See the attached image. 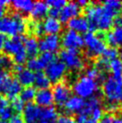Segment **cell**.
<instances>
[{
    "mask_svg": "<svg viewBox=\"0 0 122 123\" xmlns=\"http://www.w3.org/2000/svg\"><path fill=\"white\" fill-rule=\"evenodd\" d=\"M67 26L69 28V30H72V31H75L79 34L82 32L86 33L89 30L88 21L86 20V18L85 16H82V15H78L76 17L68 21Z\"/></svg>",
    "mask_w": 122,
    "mask_h": 123,
    "instance_id": "18",
    "label": "cell"
},
{
    "mask_svg": "<svg viewBox=\"0 0 122 123\" xmlns=\"http://www.w3.org/2000/svg\"><path fill=\"white\" fill-rule=\"evenodd\" d=\"M48 14L49 15V17L58 19V17L59 16V14H60V10L57 9V8H52V7H50L49 9V11H48Z\"/></svg>",
    "mask_w": 122,
    "mask_h": 123,
    "instance_id": "45",
    "label": "cell"
},
{
    "mask_svg": "<svg viewBox=\"0 0 122 123\" xmlns=\"http://www.w3.org/2000/svg\"><path fill=\"white\" fill-rule=\"evenodd\" d=\"M7 106H8V101H7V99L0 93V111L3 109H5L6 107H7Z\"/></svg>",
    "mask_w": 122,
    "mask_h": 123,
    "instance_id": "47",
    "label": "cell"
},
{
    "mask_svg": "<svg viewBox=\"0 0 122 123\" xmlns=\"http://www.w3.org/2000/svg\"><path fill=\"white\" fill-rule=\"evenodd\" d=\"M57 123H75V120L70 115H60L57 119Z\"/></svg>",
    "mask_w": 122,
    "mask_h": 123,
    "instance_id": "41",
    "label": "cell"
},
{
    "mask_svg": "<svg viewBox=\"0 0 122 123\" xmlns=\"http://www.w3.org/2000/svg\"><path fill=\"white\" fill-rule=\"evenodd\" d=\"M61 41L58 35H46L41 38L39 41V48L42 52H51L54 53L58 50L60 47Z\"/></svg>",
    "mask_w": 122,
    "mask_h": 123,
    "instance_id": "12",
    "label": "cell"
},
{
    "mask_svg": "<svg viewBox=\"0 0 122 123\" xmlns=\"http://www.w3.org/2000/svg\"><path fill=\"white\" fill-rule=\"evenodd\" d=\"M24 48L28 57L35 58L37 57L38 53L40 51L39 48V41L34 36H28L23 40Z\"/></svg>",
    "mask_w": 122,
    "mask_h": 123,
    "instance_id": "21",
    "label": "cell"
},
{
    "mask_svg": "<svg viewBox=\"0 0 122 123\" xmlns=\"http://www.w3.org/2000/svg\"><path fill=\"white\" fill-rule=\"evenodd\" d=\"M28 28L30 33H32L34 36L36 37H40L43 34V27H42V24L39 21H32L30 24H28Z\"/></svg>",
    "mask_w": 122,
    "mask_h": 123,
    "instance_id": "32",
    "label": "cell"
},
{
    "mask_svg": "<svg viewBox=\"0 0 122 123\" xmlns=\"http://www.w3.org/2000/svg\"><path fill=\"white\" fill-rule=\"evenodd\" d=\"M102 93L107 103L119 104L122 103V78L108 76L102 82Z\"/></svg>",
    "mask_w": 122,
    "mask_h": 123,
    "instance_id": "4",
    "label": "cell"
},
{
    "mask_svg": "<svg viewBox=\"0 0 122 123\" xmlns=\"http://www.w3.org/2000/svg\"><path fill=\"white\" fill-rule=\"evenodd\" d=\"M61 44L63 45L65 49H79L84 46V39L81 35L72 31V30H67L64 31L60 39Z\"/></svg>",
    "mask_w": 122,
    "mask_h": 123,
    "instance_id": "10",
    "label": "cell"
},
{
    "mask_svg": "<svg viewBox=\"0 0 122 123\" xmlns=\"http://www.w3.org/2000/svg\"><path fill=\"white\" fill-rule=\"evenodd\" d=\"M38 123H49V122H43V121H41V122H38ZM50 123H53V122H50Z\"/></svg>",
    "mask_w": 122,
    "mask_h": 123,
    "instance_id": "51",
    "label": "cell"
},
{
    "mask_svg": "<svg viewBox=\"0 0 122 123\" xmlns=\"http://www.w3.org/2000/svg\"><path fill=\"white\" fill-rule=\"evenodd\" d=\"M23 38L21 36L16 37H11L6 39L5 46H4V51L6 53L7 56H12L14 62L16 65L22 66L27 61L28 56L24 48V42Z\"/></svg>",
    "mask_w": 122,
    "mask_h": 123,
    "instance_id": "3",
    "label": "cell"
},
{
    "mask_svg": "<svg viewBox=\"0 0 122 123\" xmlns=\"http://www.w3.org/2000/svg\"><path fill=\"white\" fill-rule=\"evenodd\" d=\"M48 11H49V6L47 3L42 1H38L33 4L32 9L30 11V15L34 19V21H39L47 15Z\"/></svg>",
    "mask_w": 122,
    "mask_h": 123,
    "instance_id": "22",
    "label": "cell"
},
{
    "mask_svg": "<svg viewBox=\"0 0 122 123\" xmlns=\"http://www.w3.org/2000/svg\"><path fill=\"white\" fill-rule=\"evenodd\" d=\"M101 107V100L98 96H92L91 98H89L87 100V102L85 103V106L84 109L82 110V111L79 114H83L85 116L88 117L89 115H91L92 111H94L97 108Z\"/></svg>",
    "mask_w": 122,
    "mask_h": 123,
    "instance_id": "24",
    "label": "cell"
},
{
    "mask_svg": "<svg viewBox=\"0 0 122 123\" xmlns=\"http://www.w3.org/2000/svg\"><path fill=\"white\" fill-rule=\"evenodd\" d=\"M27 27L26 21L18 13L4 16L0 19V33L5 36L16 37L24 33Z\"/></svg>",
    "mask_w": 122,
    "mask_h": 123,
    "instance_id": "2",
    "label": "cell"
},
{
    "mask_svg": "<svg viewBox=\"0 0 122 123\" xmlns=\"http://www.w3.org/2000/svg\"><path fill=\"white\" fill-rule=\"evenodd\" d=\"M8 123H25L23 117L20 115H14L11 118V120L8 121Z\"/></svg>",
    "mask_w": 122,
    "mask_h": 123,
    "instance_id": "46",
    "label": "cell"
},
{
    "mask_svg": "<svg viewBox=\"0 0 122 123\" xmlns=\"http://www.w3.org/2000/svg\"><path fill=\"white\" fill-rule=\"evenodd\" d=\"M14 70L16 73V80L22 86L29 87L34 84V80H35L34 72L30 71V69L28 68H24L23 66L20 65L14 66Z\"/></svg>",
    "mask_w": 122,
    "mask_h": 123,
    "instance_id": "14",
    "label": "cell"
},
{
    "mask_svg": "<svg viewBox=\"0 0 122 123\" xmlns=\"http://www.w3.org/2000/svg\"><path fill=\"white\" fill-rule=\"evenodd\" d=\"M21 91H22V86L19 84V82L16 79H12L10 85L8 86L5 93L7 96V98L13 100L17 98V96L20 94Z\"/></svg>",
    "mask_w": 122,
    "mask_h": 123,
    "instance_id": "26",
    "label": "cell"
},
{
    "mask_svg": "<svg viewBox=\"0 0 122 123\" xmlns=\"http://www.w3.org/2000/svg\"><path fill=\"white\" fill-rule=\"evenodd\" d=\"M77 4L80 6L81 7H84V6H87V5H88V3L86 2V1H85V0H80V1H78Z\"/></svg>",
    "mask_w": 122,
    "mask_h": 123,
    "instance_id": "49",
    "label": "cell"
},
{
    "mask_svg": "<svg viewBox=\"0 0 122 123\" xmlns=\"http://www.w3.org/2000/svg\"><path fill=\"white\" fill-rule=\"evenodd\" d=\"M10 3L6 0H0V19L5 16V14L6 12V6Z\"/></svg>",
    "mask_w": 122,
    "mask_h": 123,
    "instance_id": "42",
    "label": "cell"
},
{
    "mask_svg": "<svg viewBox=\"0 0 122 123\" xmlns=\"http://www.w3.org/2000/svg\"><path fill=\"white\" fill-rule=\"evenodd\" d=\"M103 6L115 16L120 14L122 11V2L119 0H108L103 3Z\"/></svg>",
    "mask_w": 122,
    "mask_h": 123,
    "instance_id": "28",
    "label": "cell"
},
{
    "mask_svg": "<svg viewBox=\"0 0 122 123\" xmlns=\"http://www.w3.org/2000/svg\"><path fill=\"white\" fill-rule=\"evenodd\" d=\"M82 7L77 4V2H68L60 10L59 21L60 23H67L69 20L78 16L81 13Z\"/></svg>",
    "mask_w": 122,
    "mask_h": 123,
    "instance_id": "13",
    "label": "cell"
},
{
    "mask_svg": "<svg viewBox=\"0 0 122 123\" xmlns=\"http://www.w3.org/2000/svg\"><path fill=\"white\" fill-rule=\"evenodd\" d=\"M75 123H99L97 120H93L92 118L85 116L83 114H78L77 118L75 120Z\"/></svg>",
    "mask_w": 122,
    "mask_h": 123,
    "instance_id": "40",
    "label": "cell"
},
{
    "mask_svg": "<svg viewBox=\"0 0 122 123\" xmlns=\"http://www.w3.org/2000/svg\"><path fill=\"white\" fill-rule=\"evenodd\" d=\"M24 107H25V104L20 99V98H15V99H13L12 102H11V109L13 111H15V112H22L24 111Z\"/></svg>",
    "mask_w": 122,
    "mask_h": 123,
    "instance_id": "37",
    "label": "cell"
},
{
    "mask_svg": "<svg viewBox=\"0 0 122 123\" xmlns=\"http://www.w3.org/2000/svg\"><path fill=\"white\" fill-rule=\"evenodd\" d=\"M34 101L36 103V105L39 107H41V108L51 107L54 103L52 91H50L49 89L39 90L38 92H36Z\"/></svg>",
    "mask_w": 122,
    "mask_h": 123,
    "instance_id": "16",
    "label": "cell"
},
{
    "mask_svg": "<svg viewBox=\"0 0 122 123\" xmlns=\"http://www.w3.org/2000/svg\"><path fill=\"white\" fill-rule=\"evenodd\" d=\"M59 58L65 66L72 70H81L85 66V59L77 49H64L60 52Z\"/></svg>",
    "mask_w": 122,
    "mask_h": 123,
    "instance_id": "7",
    "label": "cell"
},
{
    "mask_svg": "<svg viewBox=\"0 0 122 123\" xmlns=\"http://www.w3.org/2000/svg\"><path fill=\"white\" fill-rule=\"evenodd\" d=\"M14 116L13 115V111L10 107H6L5 109H3L0 111V120L6 122V121H9L11 120V118Z\"/></svg>",
    "mask_w": 122,
    "mask_h": 123,
    "instance_id": "38",
    "label": "cell"
},
{
    "mask_svg": "<svg viewBox=\"0 0 122 123\" xmlns=\"http://www.w3.org/2000/svg\"><path fill=\"white\" fill-rule=\"evenodd\" d=\"M43 31L48 35H58L62 31V24L60 21L55 18L48 17L42 23Z\"/></svg>",
    "mask_w": 122,
    "mask_h": 123,
    "instance_id": "19",
    "label": "cell"
},
{
    "mask_svg": "<svg viewBox=\"0 0 122 123\" xmlns=\"http://www.w3.org/2000/svg\"><path fill=\"white\" fill-rule=\"evenodd\" d=\"M34 85L40 90L49 89V87L50 86V81L49 80L47 75H45V73H43V72H38L37 74H35Z\"/></svg>",
    "mask_w": 122,
    "mask_h": 123,
    "instance_id": "27",
    "label": "cell"
},
{
    "mask_svg": "<svg viewBox=\"0 0 122 123\" xmlns=\"http://www.w3.org/2000/svg\"><path fill=\"white\" fill-rule=\"evenodd\" d=\"M85 14V17L88 21L89 29L92 31H108L113 25L116 17L103 5L95 3L86 6Z\"/></svg>",
    "mask_w": 122,
    "mask_h": 123,
    "instance_id": "1",
    "label": "cell"
},
{
    "mask_svg": "<svg viewBox=\"0 0 122 123\" xmlns=\"http://www.w3.org/2000/svg\"><path fill=\"white\" fill-rule=\"evenodd\" d=\"M70 93L71 89L66 83L59 82L56 84L52 90L54 103L59 106H63L70 97Z\"/></svg>",
    "mask_w": 122,
    "mask_h": 123,
    "instance_id": "11",
    "label": "cell"
},
{
    "mask_svg": "<svg viewBox=\"0 0 122 123\" xmlns=\"http://www.w3.org/2000/svg\"><path fill=\"white\" fill-rule=\"evenodd\" d=\"M84 46H85V56L88 58H93L102 55L106 49L104 37L93 32H86L84 35Z\"/></svg>",
    "mask_w": 122,
    "mask_h": 123,
    "instance_id": "6",
    "label": "cell"
},
{
    "mask_svg": "<svg viewBox=\"0 0 122 123\" xmlns=\"http://www.w3.org/2000/svg\"><path fill=\"white\" fill-rule=\"evenodd\" d=\"M23 119L25 123H38L41 120V107L34 103H28L23 111Z\"/></svg>",
    "mask_w": 122,
    "mask_h": 123,
    "instance_id": "15",
    "label": "cell"
},
{
    "mask_svg": "<svg viewBox=\"0 0 122 123\" xmlns=\"http://www.w3.org/2000/svg\"><path fill=\"white\" fill-rule=\"evenodd\" d=\"M119 55V50L117 49L114 47H109V48H106L104 52L102 53V58L107 59L108 61H111V60H114L117 58Z\"/></svg>",
    "mask_w": 122,
    "mask_h": 123,
    "instance_id": "35",
    "label": "cell"
},
{
    "mask_svg": "<svg viewBox=\"0 0 122 123\" xmlns=\"http://www.w3.org/2000/svg\"><path fill=\"white\" fill-rule=\"evenodd\" d=\"M0 123H6V122H3V121H1V120H0Z\"/></svg>",
    "mask_w": 122,
    "mask_h": 123,
    "instance_id": "52",
    "label": "cell"
},
{
    "mask_svg": "<svg viewBox=\"0 0 122 123\" xmlns=\"http://www.w3.org/2000/svg\"><path fill=\"white\" fill-rule=\"evenodd\" d=\"M94 65L95 68L102 74H106V72L110 70V61L103 58H99Z\"/></svg>",
    "mask_w": 122,
    "mask_h": 123,
    "instance_id": "33",
    "label": "cell"
},
{
    "mask_svg": "<svg viewBox=\"0 0 122 123\" xmlns=\"http://www.w3.org/2000/svg\"><path fill=\"white\" fill-rule=\"evenodd\" d=\"M58 119V112L54 107H47L41 108V121L43 122H52Z\"/></svg>",
    "mask_w": 122,
    "mask_h": 123,
    "instance_id": "25",
    "label": "cell"
},
{
    "mask_svg": "<svg viewBox=\"0 0 122 123\" xmlns=\"http://www.w3.org/2000/svg\"><path fill=\"white\" fill-rule=\"evenodd\" d=\"M91 116H92V119H93V120H101L102 117L103 116V114H102V109L101 107L95 109L94 111H92Z\"/></svg>",
    "mask_w": 122,
    "mask_h": 123,
    "instance_id": "43",
    "label": "cell"
},
{
    "mask_svg": "<svg viewBox=\"0 0 122 123\" xmlns=\"http://www.w3.org/2000/svg\"><path fill=\"white\" fill-rule=\"evenodd\" d=\"M56 59V56L51 52H42L39 57L30 58L26 61L27 68L32 72H41Z\"/></svg>",
    "mask_w": 122,
    "mask_h": 123,
    "instance_id": "8",
    "label": "cell"
},
{
    "mask_svg": "<svg viewBox=\"0 0 122 123\" xmlns=\"http://www.w3.org/2000/svg\"><path fill=\"white\" fill-rule=\"evenodd\" d=\"M119 58H120V60H121V62H122V47H121V49H119Z\"/></svg>",
    "mask_w": 122,
    "mask_h": 123,
    "instance_id": "50",
    "label": "cell"
},
{
    "mask_svg": "<svg viewBox=\"0 0 122 123\" xmlns=\"http://www.w3.org/2000/svg\"><path fill=\"white\" fill-rule=\"evenodd\" d=\"M12 78L10 74L6 70L0 69V92H6L8 86L10 85Z\"/></svg>",
    "mask_w": 122,
    "mask_h": 123,
    "instance_id": "31",
    "label": "cell"
},
{
    "mask_svg": "<svg viewBox=\"0 0 122 123\" xmlns=\"http://www.w3.org/2000/svg\"><path fill=\"white\" fill-rule=\"evenodd\" d=\"M48 5V6H50L52 8H57V9H59L61 10L63 6L67 4V2L65 0H49L46 2Z\"/></svg>",
    "mask_w": 122,
    "mask_h": 123,
    "instance_id": "39",
    "label": "cell"
},
{
    "mask_svg": "<svg viewBox=\"0 0 122 123\" xmlns=\"http://www.w3.org/2000/svg\"><path fill=\"white\" fill-rule=\"evenodd\" d=\"M67 72V67L61 60L55 59L45 68V75L50 83L58 84L64 78Z\"/></svg>",
    "mask_w": 122,
    "mask_h": 123,
    "instance_id": "9",
    "label": "cell"
},
{
    "mask_svg": "<svg viewBox=\"0 0 122 123\" xmlns=\"http://www.w3.org/2000/svg\"><path fill=\"white\" fill-rule=\"evenodd\" d=\"M99 123H122V118L112 113H107L102 117Z\"/></svg>",
    "mask_w": 122,
    "mask_h": 123,
    "instance_id": "36",
    "label": "cell"
},
{
    "mask_svg": "<svg viewBox=\"0 0 122 123\" xmlns=\"http://www.w3.org/2000/svg\"><path fill=\"white\" fill-rule=\"evenodd\" d=\"M110 70L112 73V76L116 78H122V62L120 59L116 58L110 61Z\"/></svg>",
    "mask_w": 122,
    "mask_h": 123,
    "instance_id": "30",
    "label": "cell"
},
{
    "mask_svg": "<svg viewBox=\"0 0 122 123\" xmlns=\"http://www.w3.org/2000/svg\"><path fill=\"white\" fill-rule=\"evenodd\" d=\"M6 41V37L4 34H2V33H0V51L4 49V46H5Z\"/></svg>",
    "mask_w": 122,
    "mask_h": 123,
    "instance_id": "48",
    "label": "cell"
},
{
    "mask_svg": "<svg viewBox=\"0 0 122 123\" xmlns=\"http://www.w3.org/2000/svg\"><path fill=\"white\" fill-rule=\"evenodd\" d=\"M105 107L106 110L109 111V113H112V114H114V112H116L119 110V104H116V103H107Z\"/></svg>",
    "mask_w": 122,
    "mask_h": 123,
    "instance_id": "44",
    "label": "cell"
},
{
    "mask_svg": "<svg viewBox=\"0 0 122 123\" xmlns=\"http://www.w3.org/2000/svg\"><path fill=\"white\" fill-rule=\"evenodd\" d=\"M85 103V102L84 99L76 95H72L68 98V100L63 106L65 111L69 114H75V113L79 114L82 111V110L84 109Z\"/></svg>",
    "mask_w": 122,
    "mask_h": 123,
    "instance_id": "17",
    "label": "cell"
},
{
    "mask_svg": "<svg viewBox=\"0 0 122 123\" xmlns=\"http://www.w3.org/2000/svg\"><path fill=\"white\" fill-rule=\"evenodd\" d=\"M104 39L110 47L115 48L116 46H122V24L114 26L112 31L105 35Z\"/></svg>",
    "mask_w": 122,
    "mask_h": 123,
    "instance_id": "20",
    "label": "cell"
},
{
    "mask_svg": "<svg viewBox=\"0 0 122 123\" xmlns=\"http://www.w3.org/2000/svg\"><path fill=\"white\" fill-rule=\"evenodd\" d=\"M72 90L75 92V95L82 99H89L95 96L98 92V81L89 78L86 75H81L74 82Z\"/></svg>",
    "mask_w": 122,
    "mask_h": 123,
    "instance_id": "5",
    "label": "cell"
},
{
    "mask_svg": "<svg viewBox=\"0 0 122 123\" xmlns=\"http://www.w3.org/2000/svg\"><path fill=\"white\" fill-rule=\"evenodd\" d=\"M33 2L30 0H14L11 2L12 7L18 12V14H29L32 9Z\"/></svg>",
    "mask_w": 122,
    "mask_h": 123,
    "instance_id": "23",
    "label": "cell"
},
{
    "mask_svg": "<svg viewBox=\"0 0 122 123\" xmlns=\"http://www.w3.org/2000/svg\"><path fill=\"white\" fill-rule=\"evenodd\" d=\"M13 68V60L12 58L6 54L0 53V69L1 70H7Z\"/></svg>",
    "mask_w": 122,
    "mask_h": 123,
    "instance_id": "34",
    "label": "cell"
},
{
    "mask_svg": "<svg viewBox=\"0 0 122 123\" xmlns=\"http://www.w3.org/2000/svg\"><path fill=\"white\" fill-rule=\"evenodd\" d=\"M36 95V89L32 87V86H29V87H24L22 89L20 92V99L24 102V103H30L31 101H33Z\"/></svg>",
    "mask_w": 122,
    "mask_h": 123,
    "instance_id": "29",
    "label": "cell"
}]
</instances>
